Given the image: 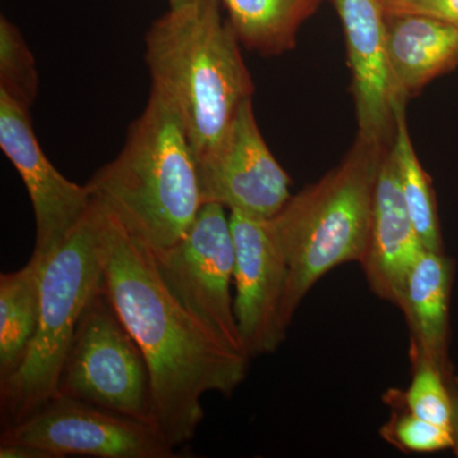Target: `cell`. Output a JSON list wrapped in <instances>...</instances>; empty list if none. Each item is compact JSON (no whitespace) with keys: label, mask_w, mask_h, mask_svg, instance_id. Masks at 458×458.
Returning <instances> with one entry per match:
<instances>
[{"label":"cell","mask_w":458,"mask_h":458,"mask_svg":"<svg viewBox=\"0 0 458 458\" xmlns=\"http://www.w3.org/2000/svg\"><path fill=\"white\" fill-rule=\"evenodd\" d=\"M153 255L162 278L181 304L223 342L246 352L231 295L234 242L225 208L204 204L182 240Z\"/></svg>","instance_id":"cell-7"},{"label":"cell","mask_w":458,"mask_h":458,"mask_svg":"<svg viewBox=\"0 0 458 458\" xmlns=\"http://www.w3.org/2000/svg\"><path fill=\"white\" fill-rule=\"evenodd\" d=\"M394 12L423 14L458 26V0H411L408 4Z\"/></svg>","instance_id":"cell-22"},{"label":"cell","mask_w":458,"mask_h":458,"mask_svg":"<svg viewBox=\"0 0 458 458\" xmlns=\"http://www.w3.org/2000/svg\"><path fill=\"white\" fill-rule=\"evenodd\" d=\"M195 0H168L170 3V9H176L183 7V5L191 4Z\"/></svg>","instance_id":"cell-26"},{"label":"cell","mask_w":458,"mask_h":458,"mask_svg":"<svg viewBox=\"0 0 458 458\" xmlns=\"http://www.w3.org/2000/svg\"><path fill=\"white\" fill-rule=\"evenodd\" d=\"M451 261L443 252L426 251L412 265L399 309L410 331V360H424L445 372Z\"/></svg>","instance_id":"cell-15"},{"label":"cell","mask_w":458,"mask_h":458,"mask_svg":"<svg viewBox=\"0 0 458 458\" xmlns=\"http://www.w3.org/2000/svg\"><path fill=\"white\" fill-rule=\"evenodd\" d=\"M388 146L358 137L342 164L292 195L270 219L288 264L283 300L286 327L319 279L340 265L363 260L372 228L377 180Z\"/></svg>","instance_id":"cell-4"},{"label":"cell","mask_w":458,"mask_h":458,"mask_svg":"<svg viewBox=\"0 0 458 458\" xmlns=\"http://www.w3.org/2000/svg\"><path fill=\"white\" fill-rule=\"evenodd\" d=\"M101 207L104 291L146 358L156 426L177 448L197 434L204 394L231 396L245 381L251 358L223 342L181 304L162 278L152 250Z\"/></svg>","instance_id":"cell-1"},{"label":"cell","mask_w":458,"mask_h":458,"mask_svg":"<svg viewBox=\"0 0 458 458\" xmlns=\"http://www.w3.org/2000/svg\"><path fill=\"white\" fill-rule=\"evenodd\" d=\"M197 167L203 205L273 219L292 198L291 179L262 138L252 98L241 106L221 143L198 159Z\"/></svg>","instance_id":"cell-9"},{"label":"cell","mask_w":458,"mask_h":458,"mask_svg":"<svg viewBox=\"0 0 458 458\" xmlns=\"http://www.w3.org/2000/svg\"><path fill=\"white\" fill-rule=\"evenodd\" d=\"M411 364L412 379L403 394V405L424 420L451 428L454 403L445 372L424 360H411Z\"/></svg>","instance_id":"cell-20"},{"label":"cell","mask_w":458,"mask_h":458,"mask_svg":"<svg viewBox=\"0 0 458 458\" xmlns=\"http://www.w3.org/2000/svg\"><path fill=\"white\" fill-rule=\"evenodd\" d=\"M229 221L234 242V318L252 360L271 354L284 342L288 264L270 219L231 212Z\"/></svg>","instance_id":"cell-10"},{"label":"cell","mask_w":458,"mask_h":458,"mask_svg":"<svg viewBox=\"0 0 458 458\" xmlns=\"http://www.w3.org/2000/svg\"><path fill=\"white\" fill-rule=\"evenodd\" d=\"M321 0H221L238 40L261 55L291 50L303 21Z\"/></svg>","instance_id":"cell-17"},{"label":"cell","mask_w":458,"mask_h":458,"mask_svg":"<svg viewBox=\"0 0 458 458\" xmlns=\"http://www.w3.org/2000/svg\"><path fill=\"white\" fill-rule=\"evenodd\" d=\"M56 394L156 426L146 358L104 288L81 318Z\"/></svg>","instance_id":"cell-6"},{"label":"cell","mask_w":458,"mask_h":458,"mask_svg":"<svg viewBox=\"0 0 458 458\" xmlns=\"http://www.w3.org/2000/svg\"><path fill=\"white\" fill-rule=\"evenodd\" d=\"M2 458H54L49 452L25 443H0Z\"/></svg>","instance_id":"cell-23"},{"label":"cell","mask_w":458,"mask_h":458,"mask_svg":"<svg viewBox=\"0 0 458 458\" xmlns=\"http://www.w3.org/2000/svg\"><path fill=\"white\" fill-rule=\"evenodd\" d=\"M452 403H454V415H452V437H454V450L458 457V391L451 390Z\"/></svg>","instance_id":"cell-24"},{"label":"cell","mask_w":458,"mask_h":458,"mask_svg":"<svg viewBox=\"0 0 458 458\" xmlns=\"http://www.w3.org/2000/svg\"><path fill=\"white\" fill-rule=\"evenodd\" d=\"M386 47L394 95H414L458 65V26L410 12L386 13Z\"/></svg>","instance_id":"cell-14"},{"label":"cell","mask_w":458,"mask_h":458,"mask_svg":"<svg viewBox=\"0 0 458 458\" xmlns=\"http://www.w3.org/2000/svg\"><path fill=\"white\" fill-rule=\"evenodd\" d=\"M424 251L426 247L401 197L387 147L377 180L369 243L360 261L370 291L386 302L399 306L410 270Z\"/></svg>","instance_id":"cell-13"},{"label":"cell","mask_w":458,"mask_h":458,"mask_svg":"<svg viewBox=\"0 0 458 458\" xmlns=\"http://www.w3.org/2000/svg\"><path fill=\"white\" fill-rule=\"evenodd\" d=\"M348 47L360 137L388 146L394 131V95L386 47L385 8L381 0H333ZM405 102V101H403Z\"/></svg>","instance_id":"cell-12"},{"label":"cell","mask_w":458,"mask_h":458,"mask_svg":"<svg viewBox=\"0 0 458 458\" xmlns=\"http://www.w3.org/2000/svg\"><path fill=\"white\" fill-rule=\"evenodd\" d=\"M0 148L25 183L35 213L33 254L47 259L73 233L92 203L86 186L63 176L42 152L23 107L0 90Z\"/></svg>","instance_id":"cell-11"},{"label":"cell","mask_w":458,"mask_h":458,"mask_svg":"<svg viewBox=\"0 0 458 458\" xmlns=\"http://www.w3.org/2000/svg\"><path fill=\"white\" fill-rule=\"evenodd\" d=\"M381 2L384 4L385 12H394L408 4L411 0H381Z\"/></svg>","instance_id":"cell-25"},{"label":"cell","mask_w":458,"mask_h":458,"mask_svg":"<svg viewBox=\"0 0 458 458\" xmlns=\"http://www.w3.org/2000/svg\"><path fill=\"white\" fill-rule=\"evenodd\" d=\"M221 0L170 9L146 35L152 89L179 114L195 159L221 143L254 84Z\"/></svg>","instance_id":"cell-2"},{"label":"cell","mask_w":458,"mask_h":458,"mask_svg":"<svg viewBox=\"0 0 458 458\" xmlns=\"http://www.w3.org/2000/svg\"><path fill=\"white\" fill-rule=\"evenodd\" d=\"M393 418L382 428V437L406 454H433L454 447L451 428L430 423L410 412L394 410Z\"/></svg>","instance_id":"cell-21"},{"label":"cell","mask_w":458,"mask_h":458,"mask_svg":"<svg viewBox=\"0 0 458 458\" xmlns=\"http://www.w3.org/2000/svg\"><path fill=\"white\" fill-rule=\"evenodd\" d=\"M0 443H25L54 458L179 457L155 424L56 394L38 412L5 428Z\"/></svg>","instance_id":"cell-8"},{"label":"cell","mask_w":458,"mask_h":458,"mask_svg":"<svg viewBox=\"0 0 458 458\" xmlns=\"http://www.w3.org/2000/svg\"><path fill=\"white\" fill-rule=\"evenodd\" d=\"M0 90L30 108L38 93V74L22 33L8 18L0 17Z\"/></svg>","instance_id":"cell-19"},{"label":"cell","mask_w":458,"mask_h":458,"mask_svg":"<svg viewBox=\"0 0 458 458\" xmlns=\"http://www.w3.org/2000/svg\"><path fill=\"white\" fill-rule=\"evenodd\" d=\"M101 219V204L92 198L73 233L45 261L35 336L16 372L0 382L4 429L31 417L56 396L81 318L104 288Z\"/></svg>","instance_id":"cell-5"},{"label":"cell","mask_w":458,"mask_h":458,"mask_svg":"<svg viewBox=\"0 0 458 458\" xmlns=\"http://www.w3.org/2000/svg\"><path fill=\"white\" fill-rule=\"evenodd\" d=\"M92 198L152 251L176 245L203 200L197 159L170 102L152 89L119 156L87 183Z\"/></svg>","instance_id":"cell-3"},{"label":"cell","mask_w":458,"mask_h":458,"mask_svg":"<svg viewBox=\"0 0 458 458\" xmlns=\"http://www.w3.org/2000/svg\"><path fill=\"white\" fill-rule=\"evenodd\" d=\"M401 197L410 219L428 251L443 252L436 197L429 176L421 167L406 125L405 102L394 108V131L390 144Z\"/></svg>","instance_id":"cell-18"},{"label":"cell","mask_w":458,"mask_h":458,"mask_svg":"<svg viewBox=\"0 0 458 458\" xmlns=\"http://www.w3.org/2000/svg\"><path fill=\"white\" fill-rule=\"evenodd\" d=\"M45 261L32 255L22 269L0 276V382L16 372L35 336Z\"/></svg>","instance_id":"cell-16"}]
</instances>
